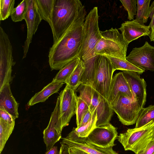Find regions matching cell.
<instances>
[{
    "label": "cell",
    "mask_w": 154,
    "mask_h": 154,
    "mask_svg": "<svg viewBox=\"0 0 154 154\" xmlns=\"http://www.w3.org/2000/svg\"><path fill=\"white\" fill-rule=\"evenodd\" d=\"M154 121V105L143 108L136 123L135 128L142 127Z\"/></svg>",
    "instance_id": "cell-27"
},
{
    "label": "cell",
    "mask_w": 154,
    "mask_h": 154,
    "mask_svg": "<svg viewBox=\"0 0 154 154\" xmlns=\"http://www.w3.org/2000/svg\"><path fill=\"white\" fill-rule=\"evenodd\" d=\"M83 6L79 0H54L49 25L53 44L71 25Z\"/></svg>",
    "instance_id": "cell-2"
},
{
    "label": "cell",
    "mask_w": 154,
    "mask_h": 154,
    "mask_svg": "<svg viewBox=\"0 0 154 154\" xmlns=\"http://www.w3.org/2000/svg\"><path fill=\"white\" fill-rule=\"evenodd\" d=\"M86 12L84 5L74 21L50 48L48 62L51 70H58L79 57L82 43L83 27Z\"/></svg>",
    "instance_id": "cell-1"
},
{
    "label": "cell",
    "mask_w": 154,
    "mask_h": 154,
    "mask_svg": "<svg viewBox=\"0 0 154 154\" xmlns=\"http://www.w3.org/2000/svg\"><path fill=\"white\" fill-rule=\"evenodd\" d=\"M93 115V113L88 110L84 116L79 126L77 128H79L87 124L91 120Z\"/></svg>",
    "instance_id": "cell-36"
},
{
    "label": "cell",
    "mask_w": 154,
    "mask_h": 154,
    "mask_svg": "<svg viewBox=\"0 0 154 154\" xmlns=\"http://www.w3.org/2000/svg\"><path fill=\"white\" fill-rule=\"evenodd\" d=\"M150 0H137V11L135 20L143 25L146 23L150 13Z\"/></svg>",
    "instance_id": "cell-25"
},
{
    "label": "cell",
    "mask_w": 154,
    "mask_h": 154,
    "mask_svg": "<svg viewBox=\"0 0 154 154\" xmlns=\"http://www.w3.org/2000/svg\"><path fill=\"white\" fill-rule=\"evenodd\" d=\"M154 139V121L138 128L128 129L118 136V141L125 150L138 154L142 152Z\"/></svg>",
    "instance_id": "cell-5"
},
{
    "label": "cell",
    "mask_w": 154,
    "mask_h": 154,
    "mask_svg": "<svg viewBox=\"0 0 154 154\" xmlns=\"http://www.w3.org/2000/svg\"><path fill=\"white\" fill-rule=\"evenodd\" d=\"M151 19L150 23L149 25L150 30L152 29L154 26V1H153L150 6V13L149 16Z\"/></svg>",
    "instance_id": "cell-38"
},
{
    "label": "cell",
    "mask_w": 154,
    "mask_h": 154,
    "mask_svg": "<svg viewBox=\"0 0 154 154\" xmlns=\"http://www.w3.org/2000/svg\"><path fill=\"white\" fill-rule=\"evenodd\" d=\"M119 29L125 40L129 44L141 37L149 36L150 33L149 26L142 24L135 19L125 21Z\"/></svg>",
    "instance_id": "cell-17"
},
{
    "label": "cell",
    "mask_w": 154,
    "mask_h": 154,
    "mask_svg": "<svg viewBox=\"0 0 154 154\" xmlns=\"http://www.w3.org/2000/svg\"><path fill=\"white\" fill-rule=\"evenodd\" d=\"M76 91L79 92V96L87 104L90 111L96 113V127L110 123L113 111L107 100L90 85L81 84Z\"/></svg>",
    "instance_id": "cell-3"
},
{
    "label": "cell",
    "mask_w": 154,
    "mask_h": 154,
    "mask_svg": "<svg viewBox=\"0 0 154 154\" xmlns=\"http://www.w3.org/2000/svg\"><path fill=\"white\" fill-rule=\"evenodd\" d=\"M15 123H7L0 119V153H1L5 144L12 134Z\"/></svg>",
    "instance_id": "cell-28"
},
{
    "label": "cell",
    "mask_w": 154,
    "mask_h": 154,
    "mask_svg": "<svg viewBox=\"0 0 154 154\" xmlns=\"http://www.w3.org/2000/svg\"><path fill=\"white\" fill-rule=\"evenodd\" d=\"M19 105L12 95L10 84H6L0 90V109L6 111L17 119L19 117Z\"/></svg>",
    "instance_id": "cell-19"
},
{
    "label": "cell",
    "mask_w": 154,
    "mask_h": 154,
    "mask_svg": "<svg viewBox=\"0 0 154 154\" xmlns=\"http://www.w3.org/2000/svg\"><path fill=\"white\" fill-rule=\"evenodd\" d=\"M77 106L76 112L77 128L79 127L82 119L87 111L89 110L86 103L79 96H77Z\"/></svg>",
    "instance_id": "cell-32"
},
{
    "label": "cell",
    "mask_w": 154,
    "mask_h": 154,
    "mask_svg": "<svg viewBox=\"0 0 154 154\" xmlns=\"http://www.w3.org/2000/svg\"><path fill=\"white\" fill-rule=\"evenodd\" d=\"M67 146L69 154H89L79 148L74 147H69Z\"/></svg>",
    "instance_id": "cell-37"
},
{
    "label": "cell",
    "mask_w": 154,
    "mask_h": 154,
    "mask_svg": "<svg viewBox=\"0 0 154 154\" xmlns=\"http://www.w3.org/2000/svg\"><path fill=\"white\" fill-rule=\"evenodd\" d=\"M106 56L112 64L114 71L116 70L122 71H133L137 72L139 74H141L145 71L133 65L127 60L109 56Z\"/></svg>",
    "instance_id": "cell-23"
},
{
    "label": "cell",
    "mask_w": 154,
    "mask_h": 154,
    "mask_svg": "<svg viewBox=\"0 0 154 154\" xmlns=\"http://www.w3.org/2000/svg\"><path fill=\"white\" fill-rule=\"evenodd\" d=\"M12 52L8 36L0 26V90L6 84H10L13 80L12 67L15 62L14 61Z\"/></svg>",
    "instance_id": "cell-9"
},
{
    "label": "cell",
    "mask_w": 154,
    "mask_h": 154,
    "mask_svg": "<svg viewBox=\"0 0 154 154\" xmlns=\"http://www.w3.org/2000/svg\"><path fill=\"white\" fill-rule=\"evenodd\" d=\"M102 38L98 25V8L95 7L85 18L83 27V38L79 57L86 61L94 57L95 47Z\"/></svg>",
    "instance_id": "cell-6"
},
{
    "label": "cell",
    "mask_w": 154,
    "mask_h": 154,
    "mask_svg": "<svg viewBox=\"0 0 154 154\" xmlns=\"http://www.w3.org/2000/svg\"><path fill=\"white\" fill-rule=\"evenodd\" d=\"M84 69V62L81 59L71 76L65 83L75 92L81 84L80 79Z\"/></svg>",
    "instance_id": "cell-26"
},
{
    "label": "cell",
    "mask_w": 154,
    "mask_h": 154,
    "mask_svg": "<svg viewBox=\"0 0 154 154\" xmlns=\"http://www.w3.org/2000/svg\"><path fill=\"white\" fill-rule=\"evenodd\" d=\"M110 105L124 125H131L136 123L142 109L136 100L119 93Z\"/></svg>",
    "instance_id": "cell-8"
},
{
    "label": "cell",
    "mask_w": 154,
    "mask_h": 154,
    "mask_svg": "<svg viewBox=\"0 0 154 154\" xmlns=\"http://www.w3.org/2000/svg\"><path fill=\"white\" fill-rule=\"evenodd\" d=\"M123 74L128 82L134 99L137 101L142 109L145 104L146 97V84L137 72L122 71Z\"/></svg>",
    "instance_id": "cell-16"
},
{
    "label": "cell",
    "mask_w": 154,
    "mask_h": 154,
    "mask_svg": "<svg viewBox=\"0 0 154 154\" xmlns=\"http://www.w3.org/2000/svg\"><path fill=\"white\" fill-rule=\"evenodd\" d=\"M62 142L68 146L81 149L89 154H119L112 147L104 148L86 143L84 138L77 136L72 130Z\"/></svg>",
    "instance_id": "cell-15"
},
{
    "label": "cell",
    "mask_w": 154,
    "mask_h": 154,
    "mask_svg": "<svg viewBox=\"0 0 154 154\" xmlns=\"http://www.w3.org/2000/svg\"><path fill=\"white\" fill-rule=\"evenodd\" d=\"M83 61L85 64V69L80 79V82L81 84L90 85L93 79L97 69V55L86 61Z\"/></svg>",
    "instance_id": "cell-21"
},
{
    "label": "cell",
    "mask_w": 154,
    "mask_h": 154,
    "mask_svg": "<svg viewBox=\"0 0 154 154\" xmlns=\"http://www.w3.org/2000/svg\"><path fill=\"white\" fill-rule=\"evenodd\" d=\"M0 119L7 123L11 124L15 123L16 119L6 111L0 109Z\"/></svg>",
    "instance_id": "cell-34"
},
{
    "label": "cell",
    "mask_w": 154,
    "mask_h": 154,
    "mask_svg": "<svg viewBox=\"0 0 154 154\" xmlns=\"http://www.w3.org/2000/svg\"><path fill=\"white\" fill-rule=\"evenodd\" d=\"M15 0H0V20L7 19L14 8Z\"/></svg>",
    "instance_id": "cell-31"
},
{
    "label": "cell",
    "mask_w": 154,
    "mask_h": 154,
    "mask_svg": "<svg viewBox=\"0 0 154 154\" xmlns=\"http://www.w3.org/2000/svg\"><path fill=\"white\" fill-rule=\"evenodd\" d=\"M64 83L52 81L31 98L27 103L28 106H31L37 103L45 102L52 94L58 93Z\"/></svg>",
    "instance_id": "cell-20"
},
{
    "label": "cell",
    "mask_w": 154,
    "mask_h": 154,
    "mask_svg": "<svg viewBox=\"0 0 154 154\" xmlns=\"http://www.w3.org/2000/svg\"><path fill=\"white\" fill-rule=\"evenodd\" d=\"M81 58L78 57L60 69L53 78L52 82L66 83L78 65Z\"/></svg>",
    "instance_id": "cell-22"
},
{
    "label": "cell",
    "mask_w": 154,
    "mask_h": 154,
    "mask_svg": "<svg viewBox=\"0 0 154 154\" xmlns=\"http://www.w3.org/2000/svg\"><path fill=\"white\" fill-rule=\"evenodd\" d=\"M126 60L145 71H154V46L146 41L142 46L133 48Z\"/></svg>",
    "instance_id": "cell-12"
},
{
    "label": "cell",
    "mask_w": 154,
    "mask_h": 154,
    "mask_svg": "<svg viewBox=\"0 0 154 154\" xmlns=\"http://www.w3.org/2000/svg\"><path fill=\"white\" fill-rule=\"evenodd\" d=\"M77 95L67 84L59 94L60 116L61 129L68 126L71 119L76 114Z\"/></svg>",
    "instance_id": "cell-11"
},
{
    "label": "cell",
    "mask_w": 154,
    "mask_h": 154,
    "mask_svg": "<svg viewBox=\"0 0 154 154\" xmlns=\"http://www.w3.org/2000/svg\"><path fill=\"white\" fill-rule=\"evenodd\" d=\"M124 8L127 11L128 19L130 21L134 20L137 11V0H120Z\"/></svg>",
    "instance_id": "cell-33"
},
{
    "label": "cell",
    "mask_w": 154,
    "mask_h": 154,
    "mask_svg": "<svg viewBox=\"0 0 154 154\" xmlns=\"http://www.w3.org/2000/svg\"><path fill=\"white\" fill-rule=\"evenodd\" d=\"M117 128L109 123L96 127L86 138H83L87 143L102 148L112 147L116 145L117 139Z\"/></svg>",
    "instance_id": "cell-10"
},
{
    "label": "cell",
    "mask_w": 154,
    "mask_h": 154,
    "mask_svg": "<svg viewBox=\"0 0 154 154\" xmlns=\"http://www.w3.org/2000/svg\"><path fill=\"white\" fill-rule=\"evenodd\" d=\"M27 27V35L23 48V58L26 56L32 37L36 32L42 19L38 12L36 0H28V6L25 15Z\"/></svg>",
    "instance_id": "cell-13"
},
{
    "label": "cell",
    "mask_w": 154,
    "mask_h": 154,
    "mask_svg": "<svg viewBox=\"0 0 154 154\" xmlns=\"http://www.w3.org/2000/svg\"><path fill=\"white\" fill-rule=\"evenodd\" d=\"M60 143L61 146L60 150V154H69L67 146L64 143L61 142Z\"/></svg>",
    "instance_id": "cell-39"
},
{
    "label": "cell",
    "mask_w": 154,
    "mask_h": 154,
    "mask_svg": "<svg viewBox=\"0 0 154 154\" xmlns=\"http://www.w3.org/2000/svg\"><path fill=\"white\" fill-rule=\"evenodd\" d=\"M138 154H154V139L142 152Z\"/></svg>",
    "instance_id": "cell-35"
},
{
    "label": "cell",
    "mask_w": 154,
    "mask_h": 154,
    "mask_svg": "<svg viewBox=\"0 0 154 154\" xmlns=\"http://www.w3.org/2000/svg\"><path fill=\"white\" fill-rule=\"evenodd\" d=\"M150 30V33L149 37L151 42H154V26Z\"/></svg>",
    "instance_id": "cell-41"
},
{
    "label": "cell",
    "mask_w": 154,
    "mask_h": 154,
    "mask_svg": "<svg viewBox=\"0 0 154 154\" xmlns=\"http://www.w3.org/2000/svg\"><path fill=\"white\" fill-rule=\"evenodd\" d=\"M97 120V113H94L91 120L87 124L78 128L74 127L72 131L78 137L86 138L96 127Z\"/></svg>",
    "instance_id": "cell-29"
},
{
    "label": "cell",
    "mask_w": 154,
    "mask_h": 154,
    "mask_svg": "<svg viewBox=\"0 0 154 154\" xmlns=\"http://www.w3.org/2000/svg\"><path fill=\"white\" fill-rule=\"evenodd\" d=\"M96 72L91 86L107 100L110 87L114 72L113 66L106 56L97 55Z\"/></svg>",
    "instance_id": "cell-7"
},
{
    "label": "cell",
    "mask_w": 154,
    "mask_h": 154,
    "mask_svg": "<svg viewBox=\"0 0 154 154\" xmlns=\"http://www.w3.org/2000/svg\"><path fill=\"white\" fill-rule=\"evenodd\" d=\"M28 6V0H23L12 11L11 18L15 22L22 21L24 19Z\"/></svg>",
    "instance_id": "cell-30"
},
{
    "label": "cell",
    "mask_w": 154,
    "mask_h": 154,
    "mask_svg": "<svg viewBox=\"0 0 154 154\" xmlns=\"http://www.w3.org/2000/svg\"><path fill=\"white\" fill-rule=\"evenodd\" d=\"M102 38L94 51L95 56H109L126 60L127 51L129 44L116 28L101 31Z\"/></svg>",
    "instance_id": "cell-4"
},
{
    "label": "cell",
    "mask_w": 154,
    "mask_h": 154,
    "mask_svg": "<svg viewBox=\"0 0 154 154\" xmlns=\"http://www.w3.org/2000/svg\"><path fill=\"white\" fill-rule=\"evenodd\" d=\"M60 103L58 97L55 107L51 114L49 124L43 132L44 141L47 151L53 147L61 137Z\"/></svg>",
    "instance_id": "cell-14"
},
{
    "label": "cell",
    "mask_w": 154,
    "mask_h": 154,
    "mask_svg": "<svg viewBox=\"0 0 154 154\" xmlns=\"http://www.w3.org/2000/svg\"><path fill=\"white\" fill-rule=\"evenodd\" d=\"M119 93L123 94L129 98L134 99L128 83L122 72L116 73L112 78L107 99L110 104Z\"/></svg>",
    "instance_id": "cell-18"
},
{
    "label": "cell",
    "mask_w": 154,
    "mask_h": 154,
    "mask_svg": "<svg viewBox=\"0 0 154 154\" xmlns=\"http://www.w3.org/2000/svg\"><path fill=\"white\" fill-rule=\"evenodd\" d=\"M38 9L42 20L50 25L54 4V0H36Z\"/></svg>",
    "instance_id": "cell-24"
},
{
    "label": "cell",
    "mask_w": 154,
    "mask_h": 154,
    "mask_svg": "<svg viewBox=\"0 0 154 154\" xmlns=\"http://www.w3.org/2000/svg\"><path fill=\"white\" fill-rule=\"evenodd\" d=\"M45 154H60V151H58L57 146H53L47 150Z\"/></svg>",
    "instance_id": "cell-40"
}]
</instances>
